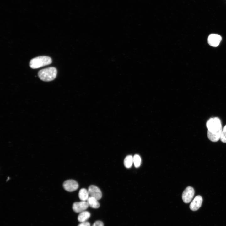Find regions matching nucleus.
Returning <instances> with one entry per match:
<instances>
[{"mask_svg":"<svg viewBox=\"0 0 226 226\" xmlns=\"http://www.w3.org/2000/svg\"><path fill=\"white\" fill-rule=\"evenodd\" d=\"M206 126L208 138L213 142L218 141L222 130L220 119L217 117L210 118L206 122Z\"/></svg>","mask_w":226,"mask_h":226,"instance_id":"nucleus-1","label":"nucleus"},{"mask_svg":"<svg viewBox=\"0 0 226 226\" xmlns=\"http://www.w3.org/2000/svg\"><path fill=\"white\" fill-rule=\"evenodd\" d=\"M57 71L54 67H51L41 69L38 73V76L42 80L49 82L53 80L56 78Z\"/></svg>","mask_w":226,"mask_h":226,"instance_id":"nucleus-2","label":"nucleus"},{"mask_svg":"<svg viewBox=\"0 0 226 226\" xmlns=\"http://www.w3.org/2000/svg\"><path fill=\"white\" fill-rule=\"evenodd\" d=\"M52 62L51 57L46 56L37 57L32 59L30 61L29 65L33 69H36L48 65Z\"/></svg>","mask_w":226,"mask_h":226,"instance_id":"nucleus-3","label":"nucleus"},{"mask_svg":"<svg viewBox=\"0 0 226 226\" xmlns=\"http://www.w3.org/2000/svg\"><path fill=\"white\" fill-rule=\"evenodd\" d=\"M195 193L194 190L191 186L187 187L183 191L182 197L183 201L185 203L190 202L193 198Z\"/></svg>","mask_w":226,"mask_h":226,"instance_id":"nucleus-4","label":"nucleus"},{"mask_svg":"<svg viewBox=\"0 0 226 226\" xmlns=\"http://www.w3.org/2000/svg\"><path fill=\"white\" fill-rule=\"evenodd\" d=\"M63 187L67 191L72 192L77 189L78 187V182L74 180H69L64 182Z\"/></svg>","mask_w":226,"mask_h":226,"instance_id":"nucleus-5","label":"nucleus"},{"mask_svg":"<svg viewBox=\"0 0 226 226\" xmlns=\"http://www.w3.org/2000/svg\"><path fill=\"white\" fill-rule=\"evenodd\" d=\"M89 205L87 201H82L75 202L73 205L72 208L76 213H80L85 211L88 207Z\"/></svg>","mask_w":226,"mask_h":226,"instance_id":"nucleus-6","label":"nucleus"},{"mask_svg":"<svg viewBox=\"0 0 226 226\" xmlns=\"http://www.w3.org/2000/svg\"><path fill=\"white\" fill-rule=\"evenodd\" d=\"M88 191L90 196L95 198L98 200L100 199L102 196V194L101 190L97 186L92 185L89 186Z\"/></svg>","mask_w":226,"mask_h":226,"instance_id":"nucleus-7","label":"nucleus"},{"mask_svg":"<svg viewBox=\"0 0 226 226\" xmlns=\"http://www.w3.org/2000/svg\"><path fill=\"white\" fill-rule=\"evenodd\" d=\"M222 40L221 37L216 34H211L208 38V44L211 46L216 47L218 46Z\"/></svg>","mask_w":226,"mask_h":226,"instance_id":"nucleus-8","label":"nucleus"},{"mask_svg":"<svg viewBox=\"0 0 226 226\" xmlns=\"http://www.w3.org/2000/svg\"><path fill=\"white\" fill-rule=\"evenodd\" d=\"M202 201V198L201 196L198 195L196 196L190 204V209L193 211L198 210L201 207Z\"/></svg>","mask_w":226,"mask_h":226,"instance_id":"nucleus-9","label":"nucleus"},{"mask_svg":"<svg viewBox=\"0 0 226 226\" xmlns=\"http://www.w3.org/2000/svg\"><path fill=\"white\" fill-rule=\"evenodd\" d=\"M97 199L94 197L90 196L89 197L87 202L89 206L93 208H98L100 207V204Z\"/></svg>","mask_w":226,"mask_h":226,"instance_id":"nucleus-10","label":"nucleus"},{"mask_svg":"<svg viewBox=\"0 0 226 226\" xmlns=\"http://www.w3.org/2000/svg\"><path fill=\"white\" fill-rule=\"evenodd\" d=\"M90 215L88 211H84L80 213L78 217V220L81 223L86 221L90 218Z\"/></svg>","mask_w":226,"mask_h":226,"instance_id":"nucleus-11","label":"nucleus"},{"mask_svg":"<svg viewBox=\"0 0 226 226\" xmlns=\"http://www.w3.org/2000/svg\"><path fill=\"white\" fill-rule=\"evenodd\" d=\"M88 190L85 188H82L79 191L78 197L82 201H87L89 197Z\"/></svg>","mask_w":226,"mask_h":226,"instance_id":"nucleus-12","label":"nucleus"},{"mask_svg":"<svg viewBox=\"0 0 226 226\" xmlns=\"http://www.w3.org/2000/svg\"><path fill=\"white\" fill-rule=\"evenodd\" d=\"M133 162V157L131 155L126 156L124 160V164L125 166L127 168H131Z\"/></svg>","mask_w":226,"mask_h":226,"instance_id":"nucleus-13","label":"nucleus"},{"mask_svg":"<svg viewBox=\"0 0 226 226\" xmlns=\"http://www.w3.org/2000/svg\"><path fill=\"white\" fill-rule=\"evenodd\" d=\"M133 162L135 167L138 168L140 167L141 164V159L139 155L136 154L134 156Z\"/></svg>","mask_w":226,"mask_h":226,"instance_id":"nucleus-14","label":"nucleus"},{"mask_svg":"<svg viewBox=\"0 0 226 226\" xmlns=\"http://www.w3.org/2000/svg\"><path fill=\"white\" fill-rule=\"evenodd\" d=\"M220 139L222 142L226 143V125L222 129Z\"/></svg>","mask_w":226,"mask_h":226,"instance_id":"nucleus-15","label":"nucleus"},{"mask_svg":"<svg viewBox=\"0 0 226 226\" xmlns=\"http://www.w3.org/2000/svg\"><path fill=\"white\" fill-rule=\"evenodd\" d=\"M92 226H104V224L101 221H97L94 223Z\"/></svg>","mask_w":226,"mask_h":226,"instance_id":"nucleus-16","label":"nucleus"},{"mask_svg":"<svg viewBox=\"0 0 226 226\" xmlns=\"http://www.w3.org/2000/svg\"><path fill=\"white\" fill-rule=\"evenodd\" d=\"M78 226H90V223L87 221L81 223Z\"/></svg>","mask_w":226,"mask_h":226,"instance_id":"nucleus-17","label":"nucleus"},{"mask_svg":"<svg viewBox=\"0 0 226 226\" xmlns=\"http://www.w3.org/2000/svg\"><path fill=\"white\" fill-rule=\"evenodd\" d=\"M9 179H10L9 177H8V179H7V181H8V180Z\"/></svg>","mask_w":226,"mask_h":226,"instance_id":"nucleus-18","label":"nucleus"}]
</instances>
